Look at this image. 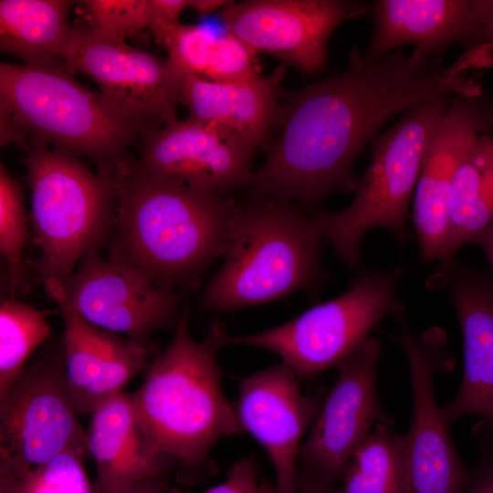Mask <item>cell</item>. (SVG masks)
Here are the masks:
<instances>
[{"label":"cell","instance_id":"obj_1","mask_svg":"<svg viewBox=\"0 0 493 493\" xmlns=\"http://www.w3.org/2000/svg\"><path fill=\"white\" fill-rule=\"evenodd\" d=\"M467 73L462 59L445 64L422 48L410 55L399 48L371 62L353 48L344 71L278 106V137L247 187L260 196L308 204L354 192V161L380 129L420 102L467 93Z\"/></svg>","mask_w":493,"mask_h":493},{"label":"cell","instance_id":"obj_2","mask_svg":"<svg viewBox=\"0 0 493 493\" xmlns=\"http://www.w3.org/2000/svg\"><path fill=\"white\" fill-rule=\"evenodd\" d=\"M105 169L116 203L107 257L163 289L195 288L224 257L237 204L143 173L128 159Z\"/></svg>","mask_w":493,"mask_h":493},{"label":"cell","instance_id":"obj_3","mask_svg":"<svg viewBox=\"0 0 493 493\" xmlns=\"http://www.w3.org/2000/svg\"><path fill=\"white\" fill-rule=\"evenodd\" d=\"M184 307L174 334L151 362L145 381L130 394L136 420L151 446L178 467V479L194 483L215 470L210 452L221 438L244 429L221 388L217 352L224 328L215 323L201 341Z\"/></svg>","mask_w":493,"mask_h":493},{"label":"cell","instance_id":"obj_4","mask_svg":"<svg viewBox=\"0 0 493 493\" xmlns=\"http://www.w3.org/2000/svg\"><path fill=\"white\" fill-rule=\"evenodd\" d=\"M322 238L314 216L289 201L236 205L224 262L199 306L212 311L236 310L316 289L324 278Z\"/></svg>","mask_w":493,"mask_h":493},{"label":"cell","instance_id":"obj_5","mask_svg":"<svg viewBox=\"0 0 493 493\" xmlns=\"http://www.w3.org/2000/svg\"><path fill=\"white\" fill-rule=\"evenodd\" d=\"M74 74L63 59L1 62L0 110L24 130L30 151L51 144L89 158L99 168L114 166L127 159L128 147L141 132Z\"/></svg>","mask_w":493,"mask_h":493},{"label":"cell","instance_id":"obj_6","mask_svg":"<svg viewBox=\"0 0 493 493\" xmlns=\"http://www.w3.org/2000/svg\"><path fill=\"white\" fill-rule=\"evenodd\" d=\"M30 216L40 257L36 269L52 298L65 291L79 261L110 238L116 214L110 173L78 156L37 147L26 159Z\"/></svg>","mask_w":493,"mask_h":493},{"label":"cell","instance_id":"obj_7","mask_svg":"<svg viewBox=\"0 0 493 493\" xmlns=\"http://www.w3.org/2000/svg\"><path fill=\"white\" fill-rule=\"evenodd\" d=\"M452 96L441 95L416 104L377 134L351 203L341 211L314 215L322 237L350 268L359 263L361 241L370 229L385 228L401 245L409 238L408 211L423 159L449 110Z\"/></svg>","mask_w":493,"mask_h":493},{"label":"cell","instance_id":"obj_8","mask_svg":"<svg viewBox=\"0 0 493 493\" xmlns=\"http://www.w3.org/2000/svg\"><path fill=\"white\" fill-rule=\"evenodd\" d=\"M403 274L400 267L362 270L341 296L264 331H224L223 344L273 351L297 376L311 379L354 354L385 316L405 311L396 297Z\"/></svg>","mask_w":493,"mask_h":493},{"label":"cell","instance_id":"obj_9","mask_svg":"<svg viewBox=\"0 0 493 493\" xmlns=\"http://www.w3.org/2000/svg\"><path fill=\"white\" fill-rule=\"evenodd\" d=\"M65 383V357L49 353L25 366L0 397L1 485L22 480L58 455L89 452Z\"/></svg>","mask_w":493,"mask_h":493},{"label":"cell","instance_id":"obj_10","mask_svg":"<svg viewBox=\"0 0 493 493\" xmlns=\"http://www.w3.org/2000/svg\"><path fill=\"white\" fill-rule=\"evenodd\" d=\"M60 58L88 76L105 101L144 133L176 121L185 73L169 57L128 45L99 28H73Z\"/></svg>","mask_w":493,"mask_h":493},{"label":"cell","instance_id":"obj_11","mask_svg":"<svg viewBox=\"0 0 493 493\" xmlns=\"http://www.w3.org/2000/svg\"><path fill=\"white\" fill-rule=\"evenodd\" d=\"M400 333L393 340L404 349L414 397L411 425L404 435V493H464L473 474L461 460L434 391V378L451 371L455 361L446 332L438 327L420 335L405 311L396 314Z\"/></svg>","mask_w":493,"mask_h":493},{"label":"cell","instance_id":"obj_12","mask_svg":"<svg viewBox=\"0 0 493 493\" xmlns=\"http://www.w3.org/2000/svg\"><path fill=\"white\" fill-rule=\"evenodd\" d=\"M372 5L345 0H248L220 12L225 31L253 53L273 56L303 73L320 71L327 44L343 22L367 14Z\"/></svg>","mask_w":493,"mask_h":493},{"label":"cell","instance_id":"obj_13","mask_svg":"<svg viewBox=\"0 0 493 493\" xmlns=\"http://www.w3.org/2000/svg\"><path fill=\"white\" fill-rule=\"evenodd\" d=\"M380 356V341L369 337L336 367L335 383L300 446L303 467L329 485L343 479L354 452L378 424H394L377 393Z\"/></svg>","mask_w":493,"mask_h":493},{"label":"cell","instance_id":"obj_14","mask_svg":"<svg viewBox=\"0 0 493 493\" xmlns=\"http://www.w3.org/2000/svg\"><path fill=\"white\" fill-rule=\"evenodd\" d=\"M65 296L89 323L150 344L154 332L176 327L184 291L159 288L95 249L79 261L65 287Z\"/></svg>","mask_w":493,"mask_h":493},{"label":"cell","instance_id":"obj_15","mask_svg":"<svg viewBox=\"0 0 493 493\" xmlns=\"http://www.w3.org/2000/svg\"><path fill=\"white\" fill-rule=\"evenodd\" d=\"M256 148L191 117L142 135L138 171L222 196L249 184Z\"/></svg>","mask_w":493,"mask_h":493},{"label":"cell","instance_id":"obj_16","mask_svg":"<svg viewBox=\"0 0 493 493\" xmlns=\"http://www.w3.org/2000/svg\"><path fill=\"white\" fill-rule=\"evenodd\" d=\"M493 131V104L482 92L455 94L426 148L413 199L412 220L424 262L443 260L456 171L472 141Z\"/></svg>","mask_w":493,"mask_h":493},{"label":"cell","instance_id":"obj_17","mask_svg":"<svg viewBox=\"0 0 493 493\" xmlns=\"http://www.w3.org/2000/svg\"><path fill=\"white\" fill-rule=\"evenodd\" d=\"M323 404L304 394L295 372L284 362L244 378L236 411L244 431L267 451L280 493H298L300 441Z\"/></svg>","mask_w":493,"mask_h":493},{"label":"cell","instance_id":"obj_18","mask_svg":"<svg viewBox=\"0 0 493 493\" xmlns=\"http://www.w3.org/2000/svg\"><path fill=\"white\" fill-rule=\"evenodd\" d=\"M438 267L435 275L449 287L464 346L460 386L441 412L450 425L464 415L493 425V278L455 258Z\"/></svg>","mask_w":493,"mask_h":493},{"label":"cell","instance_id":"obj_19","mask_svg":"<svg viewBox=\"0 0 493 493\" xmlns=\"http://www.w3.org/2000/svg\"><path fill=\"white\" fill-rule=\"evenodd\" d=\"M64 322L65 383L77 414L92 412L121 392L125 383L146 364L152 351L127 337L84 320L65 292L54 296Z\"/></svg>","mask_w":493,"mask_h":493},{"label":"cell","instance_id":"obj_20","mask_svg":"<svg viewBox=\"0 0 493 493\" xmlns=\"http://www.w3.org/2000/svg\"><path fill=\"white\" fill-rule=\"evenodd\" d=\"M363 58L380 59L405 45L439 57L448 47L480 46V0H377Z\"/></svg>","mask_w":493,"mask_h":493},{"label":"cell","instance_id":"obj_21","mask_svg":"<svg viewBox=\"0 0 493 493\" xmlns=\"http://www.w3.org/2000/svg\"><path fill=\"white\" fill-rule=\"evenodd\" d=\"M285 74L283 64L267 75L240 81H213L185 74L179 103L187 107L192 119L257 149L273 125Z\"/></svg>","mask_w":493,"mask_h":493},{"label":"cell","instance_id":"obj_22","mask_svg":"<svg viewBox=\"0 0 493 493\" xmlns=\"http://www.w3.org/2000/svg\"><path fill=\"white\" fill-rule=\"evenodd\" d=\"M91 414L87 435L97 468L93 493H119L141 480L165 475L172 463L147 440L129 393L114 394Z\"/></svg>","mask_w":493,"mask_h":493},{"label":"cell","instance_id":"obj_23","mask_svg":"<svg viewBox=\"0 0 493 493\" xmlns=\"http://www.w3.org/2000/svg\"><path fill=\"white\" fill-rule=\"evenodd\" d=\"M156 41L185 74L213 81H240L258 75L256 54L227 32L217 35L197 25L151 19Z\"/></svg>","mask_w":493,"mask_h":493},{"label":"cell","instance_id":"obj_24","mask_svg":"<svg viewBox=\"0 0 493 493\" xmlns=\"http://www.w3.org/2000/svg\"><path fill=\"white\" fill-rule=\"evenodd\" d=\"M74 3L1 0V50L30 65L62 59L61 50L73 29L68 24V14Z\"/></svg>","mask_w":493,"mask_h":493},{"label":"cell","instance_id":"obj_25","mask_svg":"<svg viewBox=\"0 0 493 493\" xmlns=\"http://www.w3.org/2000/svg\"><path fill=\"white\" fill-rule=\"evenodd\" d=\"M492 223L493 139L490 134H479L454 176L448 236L441 262L454 258L461 246L471 244Z\"/></svg>","mask_w":493,"mask_h":493},{"label":"cell","instance_id":"obj_26","mask_svg":"<svg viewBox=\"0 0 493 493\" xmlns=\"http://www.w3.org/2000/svg\"><path fill=\"white\" fill-rule=\"evenodd\" d=\"M404 435L378 424L354 452L333 493H404Z\"/></svg>","mask_w":493,"mask_h":493},{"label":"cell","instance_id":"obj_27","mask_svg":"<svg viewBox=\"0 0 493 493\" xmlns=\"http://www.w3.org/2000/svg\"><path fill=\"white\" fill-rule=\"evenodd\" d=\"M47 312L15 299L0 305V397L14 383L31 353L50 336Z\"/></svg>","mask_w":493,"mask_h":493},{"label":"cell","instance_id":"obj_28","mask_svg":"<svg viewBox=\"0 0 493 493\" xmlns=\"http://www.w3.org/2000/svg\"><path fill=\"white\" fill-rule=\"evenodd\" d=\"M29 239L28 217L20 184L0 165V252L13 289L25 280L23 252Z\"/></svg>","mask_w":493,"mask_h":493},{"label":"cell","instance_id":"obj_29","mask_svg":"<svg viewBox=\"0 0 493 493\" xmlns=\"http://www.w3.org/2000/svg\"><path fill=\"white\" fill-rule=\"evenodd\" d=\"M84 456L63 452L27 477L2 485L1 493H93L83 467Z\"/></svg>","mask_w":493,"mask_h":493},{"label":"cell","instance_id":"obj_30","mask_svg":"<svg viewBox=\"0 0 493 493\" xmlns=\"http://www.w3.org/2000/svg\"><path fill=\"white\" fill-rule=\"evenodd\" d=\"M93 27L126 38L149 27L150 0L83 1Z\"/></svg>","mask_w":493,"mask_h":493},{"label":"cell","instance_id":"obj_31","mask_svg":"<svg viewBox=\"0 0 493 493\" xmlns=\"http://www.w3.org/2000/svg\"><path fill=\"white\" fill-rule=\"evenodd\" d=\"M258 468L252 457L237 460L228 472L223 484L210 488L206 493H255L257 486Z\"/></svg>","mask_w":493,"mask_h":493},{"label":"cell","instance_id":"obj_32","mask_svg":"<svg viewBox=\"0 0 493 493\" xmlns=\"http://www.w3.org/2000/svg\"><path fill=\"white\" fill-rule=\"evenodd\" d=\"M464 493H493V451L487 450Z\"/></svg>","mask_w":493,"mask_h":493},{"label":"cell","instance_id":"obj_33","mask_svg":"<svg viewBox=\"0 0 493 493\" xmlns=\"http://www.w3.org/2000/svg\"><path fill=\"white\" fill-rule=\"evenodd\" d=\"M186 7H190V0H150L151 19L179 23Z\"/></svg>","mask_w":493,"mask_h":493},{"label":"cell","instance_id":"obj_34","mask_svg":"<svg viewBox=\"0 0 493 493\" xmlns=\"http://www.w3.org/2000/svg\"><path fill=\"white\" fill-rule=\"evenodd\" d=\"M298 493H333V488L312 472L302 467L298 478Z\"/></svg>","mask_w":493,"mask_h":493},{"label":"cell","instance_id":"obj_35","mask_svg":"<svg viewBox=\"0 0 493 493\" xmlns=\"http://www.w3.org/2000/svg\"><path fill=\"white\" fill-rule=\"evenodd\" d=\"M480 45H489L493 57V0H480Z\"/></svg>","mask_w":493,"mask_h":493},{"label":"cell","instance_id":"obj_36","mask_svg":"<svg viewBox=\"0 0 493 493\" xmlns=\"http://www.w3.org/2000/svg\"><path fill=\"white\" fill-rule=\"evenodd\" d=\"M168 483L164 476H155L141 480L119 493H167Z\"/></svg>","mask_w":493,"mask_h":493},{"label":"cell","instance_id":"obj_37","mask_svg":"<svg viewBox=\"0 0 493 493\" xmlns=\"http://www.w3.org/2000/svg\"><path fill=\"white\" fill-rule=\"evenodd\" d=\"M471 244L478 246L487 257L493 278V223L479 234Z\"/></svg>","mask_w":493,"mask_h":493},{"label":"cell","instance_id":"obj_38","mask_svg":"<svg viewBox=\"0 0 493 493\" xmlns=\"http://www.w3.org/2000/svg\"><path fill=\"white\" fill-rule=\"evenodd\" d=\"M232 3L233 1L227 0H190V7L200 15H205L219 9L222 10Z\"/></svg>","mask_w":493,"mask_h":493},{"label":"cell","instance_id":"obj_39","mask_svg":"<svg viewBox=\"0 0 493 493\" xmlns=\"http://www.w3.org/2000/svg\"><path fill=\"white\" fill-rule=\"evenodd\" d=\"M255 493H280L278 487H273L269 484L264 483L259 486Z\"/></svg>","mask_w":493,"mask_h":493},{"label":"cell","instance_id":"obj_40","mask_svg":"<svg viewBox=\"0 0 493 493\" xmlns=\"http://www.w3.org/2000/svg\"><path fill=\"white\" fill-rule=\"evenodd\" d=\"M167 493H192V492L187 491V490L178 489V488H169Z\"/></svg>","mask_w":493,"mask_h":493}]
</instances>
